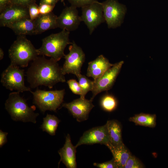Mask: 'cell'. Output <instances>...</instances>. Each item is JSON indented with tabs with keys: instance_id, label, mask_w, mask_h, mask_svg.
<instances>
[{
	"instance_id": "6da1fadb",
	"label": "cell",
	"mask_w": 168,
	"mask_h": 168,
	"mask_svg": "<svg viewBox=\"0 0 168 168\" xmlns=\"http://www.w3.org/2000/svg\"><path fill=\"white\" fill-rule=\"evenodd\" d=\"M26 74L31 88L44 86L51 89L58 82H66L58 61L51 58L47 59L44 55L38 56L32 61Z\"/></svg>"
},
{
	"instance_id": "7a4b0ae2",
	"label": "cell",
	"mask_w": 168,
	"mask_h": 168,
	"mask_svg": "<svg viewBox=\"0 0 168 168\" xmlns=\"http://www.w3.org/2000/svg\"><path fill=\"white\" fill-rule=\"evenodd\" d=\"M11 64L22 68L27 67L29 63L39 55L30 41L25 35H18L8 50Z\"/></svg>"
},
{
	"instance_id": "3957f363",
	"label": "cell",
	"mask_w": 168,
	"mask_h": 168,
	"mask_svg": "<svg viewBox=\"0 0 168 168\" xmlns=\"http://www.w3.org/2000/svg\"><path fill=\"white\" fill-rule=\"evenodd\" d=\"M20 92L16 91L9 94L5 104L6 110L15 121L36 123L39 114L34 112L35 106L28 105L26 100L20 96Z\"/></svg>"
},
{
	"instance_id": "277c9868",
	"label": "cell",
	"mask_w": 168,
	"mask_h": 168,
	"mask_svg": "<svg viewBox=\"0 0 168 168\" xmlns=\"http://www.w3.org/2000/svg\"><path fill=\"white\" fill-rule=\"evenodd\" d=\"M69 34L70 31L62 30L44 38L41 47L37 49L39 55L46 56L59 61L65 56L64 50L67 46L72 43L69 40Z\"/></svg>"
},
{
	"instance_id": "5b68a950",
	"label": "cell",
	"mask_w": 168,
	"mask_h": 168,
	"mask_svg": "<svg viewBox=\"0 0 168 168\" xmlns=\"http://www.w3.org/2000/svg\"><path fill=\"white\" fill-rule=\"evenodd\" d=\"M65 90L44 91L38 88L31 91L33 97V103L43 113L47 110L56 112L62 104L65 94Z\"/></svg>"
},
{
	"instance_id": "8992f818",
	"label": "cell",
	"mask_w": 168,
	"mask_h": 168,
	"mask_svg": "<svg viewBox=\"0 0 168 168\" xmlns=\"http://www.w3.org/2000/svg\"><path fill=\"white\" fill-rule=\"evenodd\" d=\"M24 75V69L10 64L2 73L0 82L3 86L10 91L30 92L31 88L25 85Z\"/></svg>"
},
{
	"instance_id": "52a82bcc",
	"label": "cell",
	"mask_w": 168,
	"mask_h": 168,
	"mask_svg": "<svg viewBox=\"0 0 168 168\" xmlns=\"http://www.w3.org/2000/svg\"><path fill=\"white\" fill-rule=\"evenodd\" d=\"M69 53L65 55L62 67L63 73H71L77 77L81 74V69L85 59V55L82 49L73 41L69 47Z\"/></svg>"
},
{
	"instance_id": "ba28073f",
	"label": "cell",
	"mask_w": 168,
	"mask_h": 168,
	"mask_svg": "<svg viewBox=\"0 0 168 168\" xmlns=\"http://www.w3.org/2000/svg\"><path fill=\"white\" fill-rule=\"evenodd\" d=\"M103 14L108 28H115L123 23L126 9L117 0H106L101 2Z\"/></svg>"
},
{
	"instance_id": "9c48e42d",
	"label": "cell",
	"mask_w": 168,
	"mask_h": 168,
	"mask_svg": "<svg viewBox=\"0 0 168 168\" xmlns=\"http://www.w3.org/2000/svg\"><path fill=\"white\" fill-rule=\"evenodd\" d=\"M81 8V21L87 26L91 35L98 26L105 21L102 3L97 1Z\"/></svg>"
},
{
	"instance_id": "30bf717a",
	"label": "cell",
	"mask_w": 168,
	"mask_h": 168,
	"mask_svg": "<svg viewBox=\"0 0 168 168\" xmlns=\"http://www.w3.org/2000/svg\"><path fill=\"white\" fill-rule=\"evenodd\" d=\"M124 63L123 61L114 64L100 77L93 81V87L91 91L92 96L91 100H93L98 94L110 89L113 85Z\"/></svg>"
},
{
	"instance_id": "8fae6325",
	"label": "cell",
	"mask_w": 168,
	"mask_h": 168,
	"mask_svg": "<svg viewBox=\"0 0 168 168\" xmlns=\"http://www.w3.org/2000/svg\"><path fill=\"white\" fill-rule=\"evenodd\" d=\"M92 101L80 97L71 102L63 104L62 107L67 108L77 121L81 122L88 119L89 114L94 107Z\"/></svg>"
},
{
	"instance_id": "7c38bea8",
	"label": "cell",
	"mask_w": 168,
	"mask_h": 168,
	"mask_svg": "<svg viewBox=\"0 0 168 168\" xmlns=\"http://www.w3.org/2000/svg\"><path fill=\"white\" fill-rule=\"evenodd\" d=\"M110 142L106 124L93 128L85 132L75 146L77 148L83 144L92 145L96 143L105 145Z\"/></svg>"
},
{
	"instance_id": "4fadbf2b",
	"label": "cell",
	"mask_w": 168,
	"mask_h": 168,
	"mask_svg": "<svg viewBox=\"0 0 168 168\" xmlns=\"http://www.w3.org/2000/svg\"><path fill=\"white\" fill-rule=\"evenodd\" d=\"M81 21L77 7L71 5L64 8L57 18L58 27L70 32L77 29Z\"/></svg>"
},
{
	"instance_id": "5bb4252c",
	"label": "cell",
	"mask_w": 168,
	"mask_h": 168,
	"mask_svg": "<svg viewBox=\"0 0 168 168\" xmlns=\"http://www.w3.org/2000/svg\"><path fill=\"white\" fill-rule=\"evenodd\" d=\"M25 18H30L28 7L12 4L0 14V26L6 27L9 24Z\"/></svg>"
},
{
	"instance_id": "9a60e30c",
	"label": "cell",
	"mask_w": 168,
	"mask_h": 168,
	"mask_svg": "<svg viewBox=\"0 0 168 168\" xmlns=\"http://www.w3.org/2000/svg\"><path fill=\"white\" fill-rule=\"evenodd\" d=\"M76 148L71 142L70 135L68 134L63 146L58 151L60 157L59 164L62 161L67 168H77Z\"/></svg>"
},
{
	"instance_id": "2e32d148",
	"label": "cell",
	"mask_w": 168,
	"mask_h": 168,
	"mask_svg": "<svg viewBox=\"0 0 168 168\" xmlns=\"http://www.w3.org/2000/svg\"><path fill=\"white\" fill-rule=\"evenodd\" d=\"M114 64L110 63L103 55H100L88 63L86 76L95 80L100 77Z\"/></svg>"
},
{
	"instance_id": "e0dca14e",
	"label": "cell",
	"mask_w": 168,
	"mask_h": 168,
	"mask_svg": "<svg viewBox=\"0 0 168 168\" xmlns=\"http://www.w3.org/2000/svg\"><path fill=\"white\" fill-rule=\"evenodd\" d=\"M57 17L52 12L46 14L40 15L35 20V35L41 34L47 30L58 28Z\"/></svg>"
},
{
	"instance_id": "ac0fdd59",
	"label": "cell",
	"mask_w": 168,
	"mask_h": 168,
	"mask_svg": "<svg viewBox=\"0 0 168 168\" xmlns=\"http://www.w3.org/2000/svg\"><path fill=\"white\" fill-rule=\"evenodd\" d=\"M110 150L117 168H124L126 163L131 154L124 143L114 145L109 142L106 145Z\"/></svg>"
},
{
	"instance_id": "d6986e66",
	"label": "cell",
	"mask_w": 168,
	"mask_h": 168,
	"mask_svg": "<svg viewBox=\"0 0 168 168\" xmlns=\"http://www.w3.org/2000/svg\"><path fill=\"white\" fill-rule=\"evenodd\" d=\"M12 29L17 35H35V20L30 18L20 19L6 26Z\"/></svg>"
},
{
	"instance_id": "ffe728a7",
	"label": "cell",
	"mask_w": 168,
	"mask_h": 168,
	"mask_svg": "<svg viewBox=\"0 0 168 168\" xmlns=\"http://www.w3.org/2000/svg\"><path fill=\"white\" fill-rule=\"evenodd\" d=\"M105 124L110 142L114 145H119L123 143L121 127L119 122L116 120H109Z\"/></svg>"
},
{
	"instance_id": "44dd1931",
	"label": "cell",
	"mask_w": 168,
	"mask_h": 168,
	"mask_svg": "<svg viewBox=\"0 0 168 168\" xmlns=\"http://www.w3.org/2000/svg\"><path fill=\"white\" fill-rule=\"evenodd\" d=\"M129 120L136 125L154 128L156 124V115L155 114L141 113L130 118Z\"/></svg>"
},
{
	"instance_id": "7402d4cb",
	"label": "cell",
	"mask_w": 168,
	"mask_h": 168,
	"mask_svg": "<svg viewBox=\"0 0 168 168\" xmlns=\"http://www.w3.org/2000/svg\"><path fill=\"white\" fill-rule=\"evenodd\" d=\"M59 119L54 115L47 114L43 118V122L41 128L43 131L46 132L52 136L55 135Z\"/></svg>"
},
{
	"instance_id": "603a6c76",
	"label": "cell",
	"mask_w": 168,
	"mask_h": 168,
	"mask_svg": "<svg viewBox=\"0 0 168 168\" xmlns=\"http://www.w3.org/2000/svg\"><path fill=\"white\" fill-rule=\"evenodd\" d=\"M118 101L114 96L107 94L103 96L100 101V105L102 109L108 112H112L117 108Z\"/></svg>"
},
{
	"instance_id": "cb8c5ba5",
	"label": "cell",
	"mask_w": 168,
	"mask_h": 168,
	"mask_svg": "<svg viewBox=\"0 0 168 168\" xmlns=\"http://www.w3.org/2000/svg\"><path fill=\"white\" fill-rule=\"evenodd\" d=\"M78 82L82 89V98H85V96L88 92L92 91L93 87V81L89 79L85 76L81 74L77 77Z\"/></svg>"
},
{
	"instance_id": "d4e9b609",
	"label": "cell",
	"mask_w": 168,
	"mask_h": 168,
	"mask_svg": "<svg viewBox=\"0 0 168 168\" xmlns=\"http://www.w3.org/2000/svg\"><path fill=\"white\" fill-rule=\"evenodd\" d=\"M144 167L142 162L132 154L127 160L124 168H142Z\"/></svg>"
},
{
	"instance_id": "484cf974",
	"label": "cell",
	"mask_w": 168,
	"mask_h": 168,
	"mask_svg": "<svg viewBox=\"0 0 168 168\" xmlns=\"http://www.w3.org/2000/svg\"><path fill=\"white\" fill-rule=\"evenodd\" d=\"M67 83L71 91L74 94L82 96V89L78 82L75 80L71 79L67 81Z\"/></svg>"
},
{
	"instance_id": "4316f807",
	"label": "cell",
	"mask_w": 168,
	"mask_h": 168,
	"mask_svg": "<svg viewBox=\"0 0 168 168\" xmlns=\"http://www.w3.org/2000/svg\"><path fill=\"white\" fill-rule=\"evenodd\" d=\"M28 10L30 18L32 20H35L40 15L39 7L35 3L30 5Z\"/></svg>"
},
{
	"instance_id": "83f0119b",
	"label": "cell",
	"mask_w": 168,
	"mask_h": 168,
	"mask_svg": "<svg viewBox=\"0 0 168 168\" xmlns=\"http://www.w3.org/2000/svg\"><path fill=\"white\" fill-rule=\"evenodd\" d=\"M71 5L77 7H82L86 5L97 1V0H68Z\"/></svg>"
},
{
	"instance_id": "f1b7e54d",
	"label": "cell",
	"mask_w": 168,
	"mask_h": 168,
	"mask_svg": "<svg viewBox=\"0 0 168 168\" xmlns=\"http://www.w3.org/2000/svg\"><path fill=\"white\" fill-rule=\"evenodd\" d=\"M93 165L99 168H117L113 158L110 161L102 163H95L93 164Z\"/></svg>"
},
{
	"instance_id": "f546056e",
	"label": "cell",
	"mask_w": 168,
	"mask_h": 168,
	"mask_svg": "<svg viewBox=\"0 0 168 168\" xmlns=\"http://www.w3.org/2000/svg\"><path fill=\"white\" fill-rule=\"evenodd\" d=\"M55 6L45 4H40L39 9L40 15L46 14L52 12Z\"/></svg>"
},
{
	"instance_id": "4dcf8cb0",
	"label": "cell",
	"mask_w": 168,
	"mask_h": 168,
	"mask_svg": "<svg viewBox=\"0 0 168 168\" xmlns=\"http://www.w3.org/2000/svg\"><path fill=\"white\" fill-rule=\"evenodd\" d=\"M12 4L28 7L35 3V0H10Z\"/></svg>"
},
{
	"instance_id": "1f68e13d",
	"label": "cell",
	"mask_w": 168,
	"mask_h": 168,
	"mask_svg": "<svg viewBox=\"0 0 168 168\" xmlns=\"http://www.w3.org/2000/svg\"><path fill=\"white\" fill-rule=\"evenodd\" d=\"M8 133L0 130V147H1L7 142V136Z\"/></svg>"
},
{
	"instance_id": "d6a6232c",
	"label": "cell",
	"mask_w": 168,
	"mask_h": 168,
	"mask_svg": "<svg viewBox=\"0 0 168 168\" xmlns=\"http://www.w3.org/2000/svg\"><path fill=\"white\" fill-rule=\"evenodd\" d=\"M11 4L10 0H0V12Z\"/></svg>"
},
{
	"instance_id": "836d02e7",
	"label": "cell",
	"mask_w": 168,
	"mask_h": 168,
	"mask_svg": "<svg viewBox=\"0 0 168 168\" xmlns=\"http://www.w3.org/2000/svg\"><path fill=\"white\" fill-rule=\"evenodd\" d=\"M58 0H41L40 4H45L55 6Z\"/></svg>"
},
{
	"instance_id": "e575fe53",
	"label": "cell",
	"mask_w": 168,
	"mask_h": 168,
	"mask_svg": "<svg viewBox=\"0 0 168 168\" xmlns=\"http://www.w3.org/2000/svg\"><path fill=\"white\" fill-rule=\"evenodd\" d=\"M4 56V53L2 49L0 48V60H2Z\"/></svg>"
},
{
	"instance_id": "d590c367",
	"label": "cell",
	"mask_w": 168,
	"mask_h": 168,
	"mask_svg": "<svg viewBox=\"0 0 168 168\" xmlns=\"http://www.w3.org/2000/svg\"><path fill=\"white\" fill-rule=\"evenodd\" d=\"M61 1H62V2L63 1V0H60Z\"/></svg>"
}]
</instances>
